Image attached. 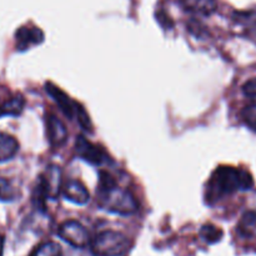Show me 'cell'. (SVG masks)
Listing matches in <instances>:
<instances>
[{
	"label": "cell",
	"instance_id": "cell-1",
	"mask_svg": "<svg viewBox=\"0 0 256 256\" xmlns=\"http://www.w3.org/2000/svg\"><path fill=\"white\" fill-rule=\"evenodd\" d=\"M254 186L252 174L244 169L232 166H220L212 172L206 188V199L215 202L225 195L234 194L239 190H250Z\"/></svg>",
	"mask_w": 256,
	"mask_h": 256
},
{
	"label": "cell",
	"instance_id": "cell-2",
	"mask_svg": "<svg viewBox=\"0 0 256 256\" xmlns=\"http://www.w3.org/2000/svg\"><path fill=\"white\" fill-rule=\"evenodd\" d=\"M98 204L105 212L124 216L134 214L139 208L132 192L118 186L115 180L104 172H100Z\"/></svg>",
	"mask_w": 256,
	"mask_h": 256
},
{
	"label": "cell",
	"instance_id": "cell-3",
	"mask_svg": "<svg viewBox=\"0 0 256 256\" xmlns=\"http://www.w3.org/2000/svg\"><path fill=\"white\" fill-rule=\"evenodd\" d=\"M129 248V239L112 230L100 232L92 242V252L95 256H122Z\"/></svg>",
	"mask_w": 256,
	"mask_h": 256
},
{
	"label": "cell",
	"instance_id": "cell-4",
	"mask_svg": "<svg viewBox=\"0 0 256 256\" xmlns=\"http://www.w3.org/2000/svg\"><path fill=\"white\" fill-rule=\"evenodd\" d=\"M60 182H62V172L56 165H52L46 172L40 176L38 184L32 192V202L38 208L42 209L46 199H56L60 192Z\"/></svg>",
	"mask_w": 256,
	"mask_h": 256
},
{
	"label": "cell",
	"instance_id": "cell-5",
	"mask_svg": "<svg viewBox=\"0 0 256 256\" xmlns=\"http://www.w3.org/2000/svg\"><path fill=\"white\" fill-rule=\"evenodd\" d=\"M58 235L62 240L74 248H86L90 242V236L88 230L75 220L64 222L58 229Z\"/></svg>",
	"mask_w": 256,
	"mask_h": 256
},
{
	"label": "cell",
	"instance_id": "cell-6",
	"mask_svg": "<svg viewBox=\"0 0 256 256\" xmlns=\"http://www.w3.org/2000/svg\"><path fill=\"white\" fill-rule=\"evenodd\" d=\"M75 150H76V154L80 159L85 160L92 165H96V166L105 164L109 160L104 149L92 144L84 136H78L76 142H75Z\"/></svg>",
	"mask_w": 256,
	"mask_h": 256
},
{
	"label": "cell",
	"instance_id": "cell-7",
	"mask_svg": "<svg viewBox=\"0 0 256 256\" xmlns=\"http://www.w3.org/2000/svg\"><path fill=\"white\" fill-rule=\"evenodd\" d=\"M45 90H46L48 94L54 99V102L59 105L60 110H62V112L69 118V119L76 118L80 104H78L76 102L70 99V98L68 96V95L60 89V88H58L56 85L52 84V82H45Z\"/></svg>",
	"mask_w": 256,
	"mask_h": 256
},
{
	"label": "cell",
	"instance_id": "cell-8",
	"mask_svg": "<svg viewBox=\"0 0 256 256\" xmlns=\"http://www.w3.org/2000/svg\"><path fill=\"white\" fill-rule=\"evenodd\" d=\"M44 40V32L35 26H22L15 32V48L19 52H25L29 48L40 44Z\"/></svg>",
	"mask_w": 256,
	"mask_h": 256
},
{
	"label": "cell",
	"instance_id": "cell-9",
	"mask_svg": "<svg viewBox=\"0 0 256 256\" xmlns=\"http://www.w3.org/2000/svg\"><path fill=\"white\" fill-rule=\"evenodd\" d=\"M46 130L48 139L52 148H60L68 140V130L60 119H58L54 114L46 116Z\"/></svg>",
	"mask_w": 256,
	"mask_h": 256
},
{
	"label": "cell",
	"instance_id": "cell-10",
	"mask_svg": "<svg viewBox=\"0 0 256 256\" xmlns=\"http://www.w3.org/2000/svg\"><path fill=\"white\" fill-rule=\"evenodd\" d=\"M62 195L65 199L76 205L86 204L90 199V194L86 188L78 180H69L62 188Z\"/></svg>",
	"mask_w": 256,
	"mask_h": 256
},
{
	"label": "cell",
	"instance_id": "cell-11",
	"mask_svg": "<svg viewBox=\"0 0 256 256\" xmlns=\"http://www.w3.org/2000/svg\"><path fill=\"white\" fill-rule=\"evenodd\" d=\"M182 9L198 15H212L218 9L216 0H178Z\"/></svg>",
	"mask_w": 256,
	"mask_h": 256
},
{
	"label": "cell",
	"instance_id": "cell-12",
	"mask_svg": "<svg viewBox=\"0 0 256 256\" xmlns=\"http://www.w3.org/2000/svg\"><path fill=\"white\" fill-rule=\"evenodd\" d=\"M19 150V142L12 135L0 132V162L12 160Z\"/></svg>",
	"mask_w": 256,
	"mask_h": 256
},
{
	"label": "cell",
	"instance_id": "cell-13",
	"mask_svg": "<svg viewBox=\"0 0 256 256\" xmlns=\"http://www.w3.org/2000/svg\"><path fill=\"white\" fill-rule=\"evenodd\" d=\"M25 106V99L22 95L12 98L8 102L0 105V118L2 116H19Z\"/></svg>",
	"mask_w": 256,
	"mask_h": 256
},
{
	"label": "cell",
	"instance_id": "cell-14",
	"mask_svg": "<svg viewBox=\"0 0 256 256\" xmlns=\"http://www.w3.org/2000/svg\"><path fill=\"white\" fill-rule=\"evenodd\" d=\"M19 196L20 192L12 184V182L0 176V202H14Z\"/></svg>",
	"mask_w": 256,
	"mask_h": 256
},
{
	"label": "cell",
	"instance_id": "cell-15",
	"mask_svg": "<svg viewBox=\"0 0 256 256\" xmlns=\"http://www.w3.org/2000/svg\"><path fill=\"white\" fill-rule=\"evenodd\" d=\"M29 256H62V250L56 242H46L35 248Z\"/></svg>",
	"mask_w": 256,
	"mask_h": 256
},
{
	"label": "cell",
	"instance_id": "cell-16",
	"mask_svg": "<svg viewBox=\"0 0 256 256\" xmlns=\"http://www.w3.org/2000/svg\"><path fill=\"white\" fill-rule=\"evenodd\" d=\"M256 228V212H245L242 218V222L239 224L240 234L244 236H252V232Z\"/></svg>",
	"mask_w": 256,
	"mask_h": 256
},
{
	"label": "cell",
	"instance_id": "cell-17",
	"mask_svg": "<svg viewBox=\"0 0 256 256\" xmlns=\"http://www.w3.org/2000/svg\"><path fill=\"white\" fill-rule=\"evenodd\" d=\"M200 235L208 244H215L222 238V232L214 225L206 224L200 230Z\"/></svg>",
	"mask_w": 256,
	"mask_h": 256
},
{
	"label": "cell",
	"instance_id": "cell-18",
	"mask_svg": "<svg viewBox=\"0 0 256 256\" xmlns=\"http://www.w3.org/2000/svg\"><path fill=\"white\" fill-rule=\"evenodd\" d=\"M242 120H244L245 124L256 132V104H250L248 106H245L242 112Z\"/></svg>",
	"mask_w": 256,
	"mask_h": 256
},
{
	"label": "cell",
	"instance_id": "cell-19",
	"mask_svg": "<svg viewBox=\"0 0 256 256\" xmlns=\"http://www.w3.org/2000/svg\"><path fill=\"white\" fill-rule=\"evenodd\" d=\"M242 92L248 99H250L254 104H256V79H252L245 82L244 86H242Z\"/></svg>",
	"mask_w": 256,
	"mask_h": 256
},
{
	"label": "cell",
	"instance_id": "cell-20",
	"mask_svg": "<svg viewBox=\"0 0 256 256\" xmlns=\"http://www.w3.org/2000/svg\"><path fill=\"white\" fill-rule=\"evenodd\" d=\"M2 248H4V238L0 235V256H2Z\"/></svg>",
	"mask_w": 256,
	"mask_h": 256
}]
</instances>
